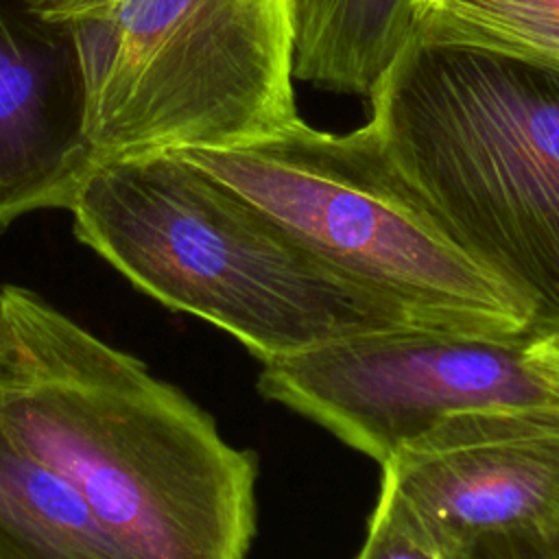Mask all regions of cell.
<instances>
[{
  "mask_svg": "<svg viewBox=\"0 0 559 559\" xmlns=\"http://www.w3.org/2000/svg\"><path fill=\"white\" fill-rule=\"evenodd\" d=\"M0 430L135 559H245L255 456L146 365L31 288H0Z\"/></svg>",
  "mask_w": 559,
  "mask_h": 559,
  "instance_id": "obj_1",
  "label": "cell"
},
{
  "mask_svg": "<svg viewBox=\"0 0 559 559\" xmlns=\"http://www.w3.org/2000/svg\"><path fill=\"white\" fill-rule=\"evenodd\" d=\"M70 212L74 236L138 290L225 330L262 365L367 332L430 328L175 151L98 162Z\"/></svg>",
  "mask_w": 559,
  "mask_h": 559,
  "instance_id": "obj_2",
  "label": "cell"
},
{
  "mask_svg": "<svg viewBox=\"0 0 559 559\" xmlns=\"http://www.w3.org/2000/svg\"><path fill=\"white\" fill-rule=\"evenodd\" d=\"M369 124L454 238L537 310L559 308V68L413 33Z\"/></svg>",
  "mask_w": 559,
  "mask_h": 559,
  "instance_id": "obj_3",
  "label": "cell"
},
{
  "mask_svg": "<svg viewBox=\"0 0 559 559\" xmlns=\"http://www.w3.org/2000/svg\"><path fill=\"white\" fill-rule=\"evenodd\" d=\"M175 153L424 325L520 338L537 323L535 306L469 253L413 190L369 122L334 133L297 118L245 146Z\"/></svg>",
  "mask_w": 559,
  "mask_h": 559,
  "instance_id": "obj_4",
  "label": "cell"
},
{
  "mask_svg": "<svg viewBox=\"0 0 559 559\" xmlns=\"http://www.w3.org/2000/svg\"><path fill=\"white\" fill-rule=\"evenodd\" d=\"M70 24L98 162L236 148L299 118L290 0H120Z\"/></svg>",
  "mask_w": 559,
  "mask_h": 559,
  "instance_id": "obj_5",
  "label": "cell"
},
{
  "mask_svg": "<svg viewBox=\"0 0 559 559\" xmlns=\"http://www.w3.org/2000/svg\"><path fill=\"white\" fill-rule=\"evenodd\" d=\"M524 338L367 332L264 362L258 389L382 465L454 413L559 404L528 365Z\"/></svg>",
  "mask_w": 559,
  "mask_h": 559,
  "instance_id": "obj_6",
  "label": "cell"
},
{
  "mask_svg": "<svg viewBox=\"0 0 559 559\" xmlns=\"http://www.w3.org/2000/svg\"><path fill=\"white\" fill-rule=\"evenodd\" d=\"M389 487L448 550L485 537L559 542V404L454 413L382 463Z\"/></svg>",
  "mask_w": 559,
  "mask_h": 559,
  "instance_id": "obj_7",
  "label": "cell"
},
{
  "mask_svg": "<svg viewBox=\"0 0 559 559\" xmlns=\"http://www.w3.org/2000/svg\"><path fill=\"white\" fill-rule=\"evenodd\" d=\"M74 26L0 0V231L35 210H70L98 164Z\"/></svg>",
  "mask_w": 559,
  "mask_h": 559,
  "instance_id": "obj_8",
  "label": "cell"
},
{
  "mask_svg": "<svg viewBox=\"0 0 559 559\" xmlns=\"http://www.w3.org/2000/svg\"><path fill=\"white\" fill-rule=\"evenodd\" d=\"M424 0H290L293 79L369 96L411 41Z\"/></svg>",
  "mask_w": 559,
  "mask_h": 559,
  "instance_id": "obj_9",
  "label": "cell"
},
{
  "mask_svg": "<svg viewBox=\"0 0 559 559\" xmlns=\"http://www.w3.org/2000/svg\"><path fill=\"white\" fill-rule=\"evenodd\" d=\"M0 559H135L85 498L0 430Z\"/></svg>",
  "mask_w": 559,
  "mask_h": 559,
  "instance_id": "obj_10",
  "label": "cell"
},
{
  "mask_svg": "<svg viewBox=\"0 0 559 559\" xmlns=\"http://www.w3.org/2000/svg\"><path fill=\"white\" fill-rule=\"evenodd\" d=\"M415 33L559 68V0H424Z\"/></svg>",
  "mask_w": 559,
  "mask_h": 559,
  "instance_id": "obj_11",
  "label": "cell"
},
{
  "mask_svg": "<svg viewBox=\"0 0 559 559\" xmlns=\"http://www.w3.org/2000/svg\"><path fill=\"white\" fill-rule=\"evenodd\" d=\"M356 559H469L443 548L402 504L380 485V498L367 526V539Z\"/></svg>",
  "mask_w": 559,
  "mask_h": 559,
  "instance_id": "obj_12",
  "label": "cell"
},
{
  "mask_svg": "<svg viewBox=\"0 0 559 559\" xmlns=\"http://www.w3.org/2000/svg\"><path fill=\"white\" fill-rule=\"evenodd\" d=\"M524 352L535 373L559 397V325L537 321L524 338Z\"/></svg>",
  "mask_w": 559,
  "mask_h": 559,
  "instance_id": "obj_13",
  "label": "cell"
},
{
  "mask_svg": "<svg viewBox=\"0 0 559 559\" xmlns=\"http://www.w3.org/2000/svg\"><path fill=\"white\" fill-rule=\"evenodd\" d=\"M31 11L55 22H79L111 11L120 0H22Z\"/></svg>",
  "mask_w": 559,
  "mask_h": 559,
  "instance_id": "obj_14",
  "label": "cell"
},
{
  "mask_svg": "<svg viewBox=\"0 0 559 559\" xmlns=\"http://www.w3.org/2000/svg\"><path fill=\"white\" fill-rule=\"evenodd\" d=\"M469 559H552V555L544 544L515 537H485L472 546Z\"/></svg>",
  "mask_w": 559,
  "mask_h": 559,
  "instance_id": "obj_15",
  "label": "cell"
},
{
  "mask_svg": "<svg viewBox=\"0 0 559 559\" xmlns=\"http://www.w3.org/2000/svg\"><path fill=\"white\" fill-rule=\"evenodd\" d=\"M537 321H548V323H555V325H559V308L550 314V317H544V319H537Z\"/></svg>",
  "mask_w": 559,
  "mask_h": 559,
  "instance_id": "obj_16",
  "label": "cell"
},
{
  "mask_svg": "<svg viewBox=\"0 0 559 559\" xmlns=\"http://www.w3.org/2000/svg\"><path fill=\"white\" fill-rule=\"evenodd\" d=\"M550 555H552V559H559V542H555V544L550 546Z\"/></svg>",
  "mask_w": 559,
  "mask_h": 559,
  "instance_id": "obj_17",
  "label": "cell"
}]
</instances>
